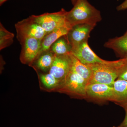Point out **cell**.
<instances>
[{
  "mask_svg": "<svg viewBox=\"0 0 127 127\" xmlns=\"http://www.w3.org/2000/svg\"><path fill=\"white\" fill-rule=\"evenodd\" d=\"M92 70L89 83H100L113 86L127 65V56L122 59L112 61L108 64H89Z\"/></svg>",
  "mask_w": 127,
  "mask_h": 127,
  "instance_id": "6da1fadb",
  "label": "cell"
},
{
  "mask_svg": "<svg viewBox=\"0 0 127 127\" xmlns=\"http://www.w3.org/2000/svg\"><path fill=\"white\" fill-rule=\"evenodd\" d=\"M66 20L71 28L82 24L96 25L102 20L101 12L88 1L77 0L72 9L67 12Z\"/></svg>",
  "mask_w": 127,
  "mask_h": 127,
  "instance_id": "7a4b0ae2",
  "label": "cell"
},
{
  "mask_svg": "<svg viewBox=\"0 0 127 127\" xmlns=\"http://www.w3.org/2000/svg\"><path fill=\"white\" fill-rule=\"evenodd\" d=\"M88 82L71 70L61 86L54 92L65 93L78 98H86Z\"/></svg>",
  "mask_w": 127,
  "mask_h": 127,
  "instance_id": "3957f363",
  "label": "cell"
},
{
  "mask_svg": "<svg viewBox=\"0 0 127 127\" xmlns=\"http://www.w3.org/2000/svg\"><path fill=\"white\" fill-rule=\"evenodd\" d=\"M17 38L19 42L27 37H32L41 40L47 34L37 22L34 15L17 23L15 25Z\"/></svg>",
  "mask_w": 127,
  "mask_h": 127,
  "instance_id": "277c9868",
  "label": "cell"
},
{
  "mask_svg": "<svg viewBox=\"0 0 127 127\" xmlns=\"http://www.w3.org/2000/svg\"><path fill=\"white\" fill-rule=\"evenodd\" d=\"M67 11L62 9L60 11L53 13H46L34 15L36 21L45 30L47 34L59 28L68 26L66 20Z\"/></svg>",
  "mask_w": 127,
  "mask_h": 127,
  "instance_id": "5b68a950",
  "label": "cell"
},
{
  "mask_svg": "<svg viewBox=\"0 0 127 127\" xmlns=\"http://www.w3.org/2000/svg\"><path fill=\"white\" fill-rule=\"evenodd\" d=\"M86 98L98 102H114L113 87L102 83H89L87 87Z\"/></svg>",
  "mask_w": 127,
  "mask_h": 127,
  "instance_id": "8992f818",
  "label": "cell"
},
{
  "mask_svg": "<svg viewBox=\"0 0 127 127\" xmlns=\"http://www.w3.org/2000/svg\"><path fill=\"white\" fill-rule=\"evenodd\" d=\"M41 41L35 38L27 37L20 42L22 48L20 60L22 63L32 65L40 52Z\"/></svg>",
  "mask_w": 127,
  "mask_h": 127,
  "instance_id": "52a82bcc",
  "label": "cell"
},
{
  "mask_svg": "<svg viewBox=\"0 0 127 127\" xmlns=\"http://www.w3.org/2000/svg\"><path fill=\"white\" fill-rule=\"evenodd\" d=\"M96 25L82 24L75 25L66 35L72 48L81 43L88 41L90 33Z\"/></svg>",
  "mask_w": 127,
  "mask_h": 127,
  "instance_id": "ba28073f",
  "label": "cell"
},
{
  "mask_svg": "<svg viewBox=\"0 0 127 127\" xmlns=\"http://www.w3.org/2000/svg\"><path fill=\"white\" fill-rule=\"evenodd\" d=\"M71 53L81 62L87 65L96 63L108 64L111 62L103 60L96 55L89 46L88 41L81 43L72 48Z\"/></svg>",
  "mask_w": 127,
  "mask_h": 127,
  "instance_id": "9c48e42d",
  "label": "cell"
},
{
  "mask_svg": "<svg viewBox=\"0 0 127 127\" xmlns=\"http://www.w3.org/2000/svg\"><path fill=\"white\" fill-rule=\"evenodd\" d=\"M70 54L59 56L55 55L53 63L49 71L50 74L62 81L65 80L71 70V61Z\"/></svg>",
  "mask_w": 127,
  "mask_h": 127,
  "instance_id": "30bf717a",
  "label": "cell"
},
{
  "mask_svg": "<svg viewBox=\"0 0 127 127\" xmlns=\"http://www.w3.org/2000/svg\"><path fill=\"white\" fill-rule=\"evenodd\" d=\"M70 29L71 28L67 27H63L46 34L41 40L40 50L38 57L42 53L50 50L53 44L57 40L67 35Z\"/></svg>",
  "mask_w": 127,
  "mask_h": 127,
  "instance_id": "8fae6325",
  "label": "cell"
},
{
  "mask_svg": "<svg viewBox=\"0 0 127 127\" xmlns=\"http://www.w3.org/2000/svg\"><path fill=\"white\" fill-rule=\"evenodd\" d=\"M104 47L110 48L122 58L127 56V31L122 36L109 39Z\"/></svg>",
  "mask_w": 127,
  "mask_h": 127,
  "instance_id": "7c38bea8",
  "label": "cell"
},
{
  "mask_svg": "<svg viewBox=\"0 0 127 127\" xmlns=\"http://www.w3.org/2000/svg\"><path fill=\"white\" fill-rule=\"evenodd\" d=\"M114 102L123 108L127 106V81L117 79L113 85Z\"/></svg>",
  "mask_w": 127,
  "mask_h": 127,
  "instance_id": "4fadbf2b",
  "label": "cell"
},
{
  "mask_svg": "<svg viewBox=\"0 0 127 127\" xmlns=\"http://www.w3.org/2000/svg\"><path fill=\"white\" fill-rule=\"evenodd\" d=\"M70 56L71 61V70L83 78L89 83L92 76V70L90 66L82 63L71 53Z\"/></svg>",
  "mask_w": 127,
  "mask_h": 127,
  "instance_id": "5bb4252c",
  "label": "cell"
},
{
  "mask_svg": "<svg viewBox=\"0 0 127 127\" xmlns=\"http://www.w3.org/2000/svg\"><path fill=\"white\" fill-rule=\"evenodd\" d=\"M55 55L50 50L42 53L36 59L37 68L41 71H50L55 59ZM35 62V61H34Z\"/></svg>",
  "mask_w": 127,
  "mask_h": 127,
  "instance_id": "9a60e30c",
  "label": "cell"
},
{
  "mask_svg": "<svg viewBox=\"0 0 127 127\" xmlns=\"http://www.w3.org/2000/svg\"><path fill=\"white\" fill-rule=\"evenodd\" d=\"M50 49L55 55L59 56L68 55L71 53L72 47L65 35L57 40Z\"/></svg>",
  "mask_w": 127,
  "mask_h": 127,
  "instance_id": "2e32d148",
  "label": "cell"
},
{
  "mask_svg": "<svg viewBox=\"0 0 127 127\" xmlns=\"http://www.w3.org/2000/svg\"><path fill=\"white\" fill-rule=\"evenodd\" d=\"M42 83L49 91L54 92L59 88L64 81L57 79L50 73L41 74L40 76Z\"/></svg>",
  "mask_w": 127,
  "mask_h": 127,
  "instance_id": "e0dca14e",
  "label": "cell"
},
{
  "mask_svg": "<svg viewBox=\"0 0 127 127\" xmlns=\"http://www.w3.org/2000/svg\"><path fill=\"white\" fill-rule=\"evenodd\" d=\"M14 33L7 31L0 23V50L11 45L14 42Z\"/></svg>",
  "mask_w": 127,
  "mask_h": 127,
  "instance_id": "ac0fdd59",
  "label": "cell"
},
{
  "mask_svg": "<svg viewBox=\"0 0 127 127\" xmlns=\"http://www.w3.org/2000/svg\"><path fill=\"white\" fill-rule=\"evenodd\" d=\"M117 79L127 81V65L119 75Z\"/></svg>",
  "mask_w": 127,
  "mask_h": 127,
  "instance_id": "d6986e66",
  "label": "cell"
},
{
  "mask_svg": "<svg viewBox=\"0 0 127 127\" xmlns=\"http://www.w3.org/2000/svg\"><path fill=\"white\" fill-rule=\"evenodd\" d=\"M127 9V0H125L122 4L118 5L117 7L118 11L124 10Z\"/></svg>",
  "mask_w": 127,
  "mask_h": 127,
  "instance_id": "ffe728a7",
  "label": "cell"
},
{
  "mask_svg": "<svg viewBox=\"0 0 127 127\" xmlns=\"http://www.w3.org/2000/svg\"><path fill=\"white\" fill-rule=\"evenodd\" d=\"M125 110V118L122 122L120 124V126L122 127H127V106L124 108Z\"/></svg>",
  "mask_w": 127,
  "mask_h": 127,
  "instance_id": "44dd1931",
  "label": "cell"
},
{
  "mask_svg": "<svg viewBox=\"0 0 127 127\" xmlns=\"http://www.w3.org/2000/svg\"><path fill=\"white\" fill-rule=\"evenodd\" d=\"M7 0H0V6H1L3 3H4V2H5Z\"/></svg>",
  "mask_w": 127,
  "mask_h": 127,
  "instance_id": "7402d4cb",
  "label": "cell"
},
{
  "mask_svg": "<svg viewBox=\"0 0 127 127\" xmlns=\"http://www.w3.org/2000/svg\"><path fill=\"white\" fill-rule=\"evenodd\" d=\"M71 0V1L73 5H74L75 4V3H76V2L77 0Z\"/></svg>",
  "mask_w": 127,
  "mask_h": 127,
  "instance_id": "603a6c76",
  "label": "cell"
},
{
  "mask_svg": "<svg viewBox=\"0 0 127 127\" xmlns=\"http://www.w3.org/2000/svg\"><path fill=\"white\" fill-rule=\"evenodd\" d=\"M121 127V126H120V125H119V126H118V127Z\"/></svg>",
  "mask_w": 127,
  "mask_h": 127,
  "instance_id": "cb8c5ba5",
  "label": "cell"
},
{
  "mask_svg": "<svg viewBox=\"0 0 127 127\" xmlns=\"http://www.w3.org/2000/svg\"></svg>",
  "mask_w": 127,
  "mask_h": 127,
  "instance_id": "d4e9b609",
  "label": "cell"
}]
</instances>
